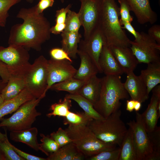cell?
Here are the masks:
<instances>
[{"label": "cell", "mask_w": 160, "mask_h": 160, "mask_svg": "<svg viewBox=\"0 0 160 160\" xmlns=\"http://www.w3.org/2000/svg\"><path fill=\"white\" fill-rule=\"evenodd\" d=\"M106 42L102 31L98 25L87 39L81 40L79 43V49L88 55L100 73L102 72L99 65V59L103 46Z\"/></svg>", "instance_id": "obj_12"}, {"label": "cell", "mask_w": 160, "mask_h": 160, "mask_svg": "<svg viewBox=\"0 0 160 160\" xmlns=\"http://www.w3.org/2000/svg\"><path fill=\"white\" fill-rule=\"evenodd\" d=\"M148 35L159 44H160V25H154L148 31Z\"/></svg>", "instance_id": "obj_44"}, {"label": "cell", "mask_w": 160, "mask_h": 160, "mask_svg": "<svg viewBox=\"0 0 160 160\" xmlns=\"http://www.w3.org/2000/svg\"><path fill=\"white\" fill-rule=\"evenodd\" d=\"M98 62L102 73L106 75L119 76L124 73L106 42L103 46Z\"/></svg>", "instance_id": "obj_17"}, {"label": "cell", "mask_w": 160, "mask_h": 160, "mask_svg": "<svg viewBox=\"0 0 160 160\" xmlns=\"http://www.w3.org/2000/svg\"><path fill=\"white\" fill-rule=\"evenodd\" d=\"M86 81L72 77L54 84L50 89L56 91H65L70 94H77Z\"/></svg>", "instance_id": "obj_29"}, {"label": "cell", "mask_w": 160, "mask_h": 160, "mask_svg": "<svg viewBox=\"0 0 160 160\" xmlns=\"http://www.w3.org/2000/svg\"><path fill=\"white\" fill-rule=\"evenodd\" d=\"M39 0V1H40V0Z\"/></svg>", "instance_id": "obj_58"}, {"label": "cell", "mask_w": 160, "mask_h": 160, "mask_svg": "<svg viewBox=\"0 0 160 160\" xmlns=\"http://www.w3.org/2000/svg\"><path fill=\"white\" fill-rule=\"evenodd\" d=\"M41 100L34 98L24 103L10 117L0 120V127H4L10 131L31 127L36 118L41 115L36 109Z\"/></svg>", "instance_id": "obj_7"}, {"label": "cell", "mask_w": 160, "mask_h": 160, "mask_svg": "<svg viewBox=\"0 0 160 160\" xmlns=\"http://www.w3.org/2000/svg\"><path fill=\"white\" fill-rule=\"evenodd\" d=\"M25 88V85L24 78L10 76L1 94L4 101L8 100L17 96Z\"/></svg>", "instance_id": "obj_25"}, {"label": "cell", "mask_w": 160, "mask_h": 160, "mask_svg": "<svg viewBox=\"0 0 160 160\" xmlns=\"http://www.w3.org/2000/svg\"><path fill=\"white\" fill-rule=\"evenodd\" d=\"M65 27L63 31L67 32H78L81 23L78 13L69 10L65 23Z\"/></svg>", "instance_id": "obj_33"}, {"label": "cell", "mask_w": 160, "mask_h": 160, "mask_svg": "<svg viewBox=\"0 0 160 160\" xmlns=\"http://www.w3.org/2000/svg\"><path fill=\"white\" fill-rule=\"evenodd\" d=\"M54 2V0H41L39 1L38 4L36 5L38 12L39 13H43L44 10L48 7H52Z\"/></svg>", "instance_id": "obj_45"}, {"label": "cell", "mask_w": 160, "mask_h": 160, "mask_svg": "<svg viewBox=\"0 0 160 160\" xmlns=\"http://www.w3.org/2000/svg\"><path fill=\"white\" fill-rule=\"evenodd\" d=\"M51 58L57 60H66L71 63L73 61L67 53L62 48H54L49 51Z\"/></svg>", "instance_id": "obj_41"}, {"label": "cell", "mask_w": 160, "mask_h": 160, "mask_svg": "<svg viewBox=\"0 0 160 160\" xmlns=\"http://www.w3.org/2000/svg\"><path fill=\"white\" fill-rule=\"evenodd\" d=\"M65 27V23L56 24L55 25L51 27L50 32L51 33L57 35L62 33L64 30Z\"/></svg>", "instance_id": "obj_48"}, {"label": "cell", "mask_w": 160, "mask_h": 160, "mask_svg": "<svg viewBox=\"0 0 160 160\" xmlns=\"http://www.w3.org/2000/svg\"><path fill=\"white\" fill-rule=\"evenodd\" d=\"M147 133L153 149L152 154L160 157V127L156 126L152 131Z\"/></svg>", "instance_id": "obj_37"}, {"label": "cell", "mask_w": 160, "mask_h": 160, "mask_svg": "<svg viewBox=\"0 0 160 160\" xmlns=\"http://www.w3.org/2000/svg\"><path fill=\"white\" fill-rule=\"evenodd\" d=\"M81 6L78 13L84 29V39H87L98 27L102 0H79Z\"/></svg>", "instance_id": "obj_9"}, {"label": "cell", "mask_w": 160, "mask_h": 160, "mask_svg": "<svg viewBox=\"0 0 160 160\" xmlns=\"http://www.w3.org/2000/svg\"><path fill=\"white\" fill-rule=\"evenodd\" d=\"M127 0L139 23H149L152 24L157 21V15L152 9L150 0Z\"/></svg>", "instance_id": "obj_15"}, {"label": "cell", "mask_w": 160, "mask_h": 160, "mask_svg": "<svg viewBox=\"0 0 160 160\" xmlns=\"http://www.w3.org/2000/svg\"><path fill=\"white\" fill-rule=\"evenodd\" d=\"M71 106V100L65 97L63 100H60L58 103L52 104L50 108L52 112L46 115L49 117L56 116L65 117L70 111Z\"/></svg>", "instance_id": "obj_32"}, {"label": "cell", "mask_w": 160, "mask_h": 160, "mask_svg": "<svg viewBox=\"0 0 160 160\" xmlns=\"http://www.w3.org/2000/svg\"><path fill=\"white\" fill-rule=\"evenodd\" d=\"M127 78L123 83L124 86L131 99L141 103L148 100L149 94L146 85L140 75L137 76L133 71H132L127 74Z\"/></svg>", "instance_id": "obj_14"}, {"label": "cell", "mask_w": 160, "mask_h": 160, "mask_svg": "<svg viewBox=\"0 0 160 160\" xmlns=\"http://www.w3.org/2000/svg\"><path fill=\"white\" fill-rule=\"evenodd\" d=\"M151 91L152 95L150 103L145 111L140 114L142 121L147 133L152 131L157 126L159 119L157 107L160 101V85H157Z\"/></svg>", "instance_id": "obj_13"}, {"label": "cell", "mask_w": 160, "mask_h": 160, "mask_svg": "<svg viewBox=\"0 0 160 160\" xmlns=\"http://www.w3.org/2000/svg\"><path fill=\"white\" fill-rule=\"evenodd\" d=\"M101 80V78L98 77L96 75L91 76L86 81L77 94L87 100L94 105L99 98Z\"/></svg>", "instance_id": "obj_19"}, {"label": "cell", "mask_w": 160, "mask_h": 160, "mask_svg": "<svg viewBox=\"0 0 160 160\" xmlns=\"http://www.w3.org/2000/svg\"><path fill=\"white\" fill-rule=\"evenodd\" d=\"M34 98L25 88L15 97L4 101L0 106V120L4 116L15 112L24 103Z\"/></svg>", "instance_id": "obj_22"}, {"label": "cell", "mask_w": 160, "mask_h": 160, "mask_svg": "<svg viewBox=\"0 0 160 160\" xmlns=\"http://www.w3.org/2000/svg\"><path fill=\"white\" fill-rule=\"evenodd\" d=\"M77 54L81 59V63L73 78L86 81L99 72L96 65L88 55L79 49Z\"/></svg>", "instance_id": "obj_21"}, {"label": "cell", "mask_w": 160, "mask_h": 160, "mask_svg": "<svg viewBox=\"0 0 160 160\" xmlns=\"http://www.w3.org/2000/svg\"><path fill=\"white\" fill-rule=\"evenodd\" d=\"M0 160H6L3 153L0 149Z\"/></svg>", "instance_id": "obj_52"}, {"label": "cell", "mask_w": 160, "mask_h": 160, "mask_svg": "<svg viewBox=\"0 0 160 160\" xmlns=\"http://www.w3.org/2000/svg\"><path fill=\"white\" fill-rule=\"evenodd\" d=\"M4 100L0 93V106L3 103Z\"/></svg>", "instance_id": "obj_54"}, {"label": "cell", "mask_w": 160, "mask_h": 160, "mask_svg": "<svg viewBox=\"0 0 160 160\" xmlns=\"http://www.w3.org/2000/svg\"><path fill=\"white\" fill-rule=\"evenodd\" d=\"M120 22L121 26L123 25V26H122L123 29H126L134 36L135 39L134 41H136L138 40L140 36V33L135 30L131 25V23L125 21Z\"/></svg>", "instance_id": "obj_46"}, {"label": "cell", "mask_w": 160, "mask_h": 160, "mask_svg": "<svg viewBox=\"0 0 160 160\" xmlns=\"http://www.w3.org/2000/svg\"><path fill=\"white\" fill-rule=\"evenodd\" d=\"M48 60L43 55L36 58L24 77L25 88L34 98L46 95L48 82Z\"/></svg>", "instance_id": "obj_6"}, {"label": "cell", "mask_w": 160, "mask_h": 160, "mask_svg": "<svg viewBox=\"0 0 160 160\" xmlns=\"http://www.w3.org/2000/svg\"><path fill=\"white\" fill-rule=\"evenodd\" d=\"M4 134L0 131V149L3 153L6 160H25L13 149L8 140L6 130Z\"/></svg>", "instance_id": "obj_31"}, {"label": "cell", "mask_w": 160, "mask_h": 160, "mask_svg": "<svg viewBox=\"0 0 160 160\" xmlns=\"http://www.w3.org/2000/svg\"><path fill=\"white\" fill-rule=\"evenodd\" d=\"M158 117L159 119L160 117V101L159 102L157 107Z\"/></svg>", "instance_id": "obj_53"}, {"label": "cell", "mask_w": 160, "mask_h": 160, "mask_svg": "<svg viewBox=\"0 0 160 160\" xmlns=\"http://www.w3.org/2000/svg\"><path fill=\"white\" fill-rule=\"evenodd\" d=\"M127 124L133 132L137 160H147L153 149L140 114L136 112V121L130 120Z\"/></svg>", "instance_id": "obj_10"}, {"label": "cell", "mask_w": 160, "mask_h": 160, "mask_svg": "<svg viewBox=\"0 0 160 160\" xmlns=\"http://www.w3.org/2000/svg\"><path fill=\"white\" fill-rule=\"evenodd\" d=\"M60 0L61 2L62 3H63L64 1V0Z\"/></svg>", "instance_id": "obj_56"}, {"label": "cell", "mask_w": 160, "mask_h": 160, "mask_svg": "<svg viewBox=\"0 0 160 160\" xmlns=\"http://www.w3.org/2000/svg\"><path fill=\"white\" fill-rule=\"evenodd\" d=\"M7 83L4 82L1 80H0V93L3 89L4 88Z\"/></svg>", "instance_id": "obj_51"}, {"label": "cell", "mask_w": 160, "mask_h": 160, "mask_svg": "<svg viewBox=\"0 0 160 160\" xmlns=\"http://www.w3.org/2000/svg\"><path fill=\"white\" fill-rule=\"evenodd\" d=\"M72 6L69 4L66 7L56 11L55 19L56 24L65 23L67 14Z\"/></svg>", "instance_id": "obj_42"}, {"label": "cell", "mask_w": 160, "mask_h": 160, "mask_svg": "<svg viewBox=\"0 0 160 160\" xmlns=\"http://www.w3.org/2000/svg\"><path fill=\"white\" fill-rule=\"evenodd\" d=\"M121 114L119 109L106 119H92L87 126L100 140L120 147L127 130Z\"/></svg>", "instance_id": "obj_4"}, {"label": "cell", "mask_w": 160, "mask_h": 160, "mask_svg": "<svg viewBox=\"0 0 160 160\" xmlns=\"http://www.w3.org/2000/svg\"><path fill=\"white\" fill-rule=\"evenodd\" d=\"M0 76L2 81L5 83L7 82L10 76L6 65L0 60Z\"/></svg>", "instance_id": "obj_47"}, {"label": "cell", "mask_w": 160, "mask_h": 160, "mask_svg": "<svg viewBox=\"0 0 160 160\" xmlns=\"http://www.w3.org/2000/svg\"><path fill=\"white\" fill-rule=\"evenodd\" d=\"M120 153V148L114 149L105 151L88 157L87 160H119Z\"/></svg>", "instance_id": "obj_36"}, {"label": "cell", "mask_w": 160, "mask_h": 160, "mask_svg": "<svg viewBox=\"0 0 160 160\" xmlns=\"http://www.w3.org/2000/svg\"><path fill=\"white\" fill-rule=\"evenodd\" d=\"M64 117L63 124L68 126L77 127L87 126L92 119L84 112L74 113L69 111Z\"/></svg>", "instance_id": "obj_30"}, {"label": "cell", "mask_w": 160, "mask_h": 160, "mask_svg": "<svg viewBox=\"0 0 160 160\" xmlns=\"http://www.w3.org/2000/svg\"><path fill=\"white\" fill-rule=\"evenodd\" d=\"M80 151L72 143L60 147L56 151L51 154L47 160H73L76 154Z\"/></svg>", "instance_id": "obj_28"}, {"label": "cell", "mask_w": 160, "mask_h": 160, "mask_svg": "<svg viewBox=\"0 0 160 160\" xmlns=\"http://www.w3.org/2000/svg\"><path fill=\"white\" fill-rule=\"evenodd\" d=\"M130 47L138 63H149L160 62L159 51L155 48L139 45L131 41Z\"/></svg>", "instance_id": "obj_18"}, {"label": "cell", "mask_w": 160, "mask_h": 160, "mask_svg": "<svg viewBox=\"0 0 160 160\" xmlns=\"http://www.w3.org/2000/svg\"><path fill=\"white\" fill-rule=\"evenodd\" d=\"M17 17L23 20L11 27L8 38L9 46H22L27 50L39 51L42 44L50 38V24L44 14L39 13L36 5L21 8Z\"/></svg>", "instance_id": "obj_1"}, {"label": "cell", "mask_w": 160, "mask_h": 160, "mask_svg": "<svg viewBox=\"0 0 160 160\" xmlns=\"http://www.w3.org/2000/svg\"><path fill=\"white\" fill-rule=\"evenodd\" d=\"M38 130L35 127L19 131H10V138L13 141L23 143L36 151L39 149L37 140Z\"/></svg>", "instance_id": "obj_20"}, {"label": "cell", "mask_w": 160, "mask_h": 160, "mask_svg": "<svg viewBox=\"0 0 160 160\" xmlns=\"http://www.w3.org/2000/svg\"><path fill=\"white\" fill-rule=\"evenodd\" d=\"M26 1L29 3H31L33 2L34 0H26Z\"/></svg>", "instance_id": "obj_55"}, {"label": "cell", "mask_w": 160, "mask_h": 160, "mask_svg": "<svg viewBox=\"0 0 160 160\" xmlns=\"http://www.w3.org/2000/svg\"><path fill=\"white\" fill-rule=\"evenodd\" d=\"M120 4L119 12L121 18L120 22L125 21L131 23L133 17L130 14V7L127 0H118Z\"/></svg>", "instance_id": "obj_39"}, {"label": "cell", "mask_w": 160, "mask_h": 160, "mask_svg": "<svg viewBox=\"0 0 160 160\" xmlns=\"http://www.w3.org/2000/svg\"><path fill=\"white\" fill-rule=\"evenodd\" d=\"M28 51L22 46H0V60L6 65L10 76L24 78L31 64Z\"/></svg>", "instance_id": "obj_8"}, {"label": "cell", "mask_w": 160, "mask_h": 160, "mask_svg": "<svg viewBox=\"0 0 160 160\" xmlns=\"http://www.w3.org/2000/svg\"><path fill=\"white\" fill-rule=\"evenodd\" d=\"M22 0H0V27H4L10 8Z\"/></svg>", "instance_id": "obj_35"}, {"label": "cell", "mask_w": 160, "mask_h": 160, "mask_svg": "<svg viewBox=\"0 0 160 160\" xmlns=\"http://www.w3.org/2000/svg\"><path fill=\"white\" fill-rule=\"evenodd\" d=\"M50 137L58 144L60 147L72 142L65 130L61 127L59 128L56 132L51 133Z\"/></svg>", "instance_id": "obj_38"}, {"label": "cell", "mask_w": 160, "mask_h": 160, "mask_svg": "<svg viewBox=\"0 0 160 160\" xmlns=\"http://www.w3.org/2000/svg\"><path fill=\"white\" fill-rule=\"evenodd\" d=\"M147 68L141 70L140 76L143 79L149 94L160 83V62L147 64Z\"/></svg>", "instance_id": "obj_23"}, {"label": "cell", "mask_w": 160, "mask_h": 160, "mask_svg": "<svg viewBox=\"0 0 160 160\" xmlns=\"http://www.w3.org/2000/svg\"><path fill=\"white\" fill-rule=\"evenodd\" d=\"M119 7L115 0H102L99 26L104 35L107 45L129 47L131 40L122 28L119 17Z\"/></svg>", "instance_id": "obj_2"}, {"label": "cell", "mask_w": 160, "mask_h": 160, "mask_svg": "<svg viewBox=\"0 0 160 160\" xmlns=\"http://www.w3.org/2000/svg\"><path fill=\"white\" fill-rule=\"evenodd\" d=\"M129 97L119 76L106 75L101 78L99 98L93 107L106 119L119 110L120 100L127 99Z\"/></svg>", "instance_id": "obj_3"}, {"label": "cell", "mask_w": 160, "mask_h": 160, "mask_svg": "<svg viewBox=\"0 0 160 160\" xmlns=\"http://www.w3.org/2000/svg\"><path fill=\"white\" fill-rule=\"evenodd\" d=\"M65 130L72 142L86 159L102 151L116 148V145L98 139L87 126H68Z\"/></svg>", "instance_id": "obj_5"}, {"label": "cell", "mask_w": 160, "mask_h": 160, "mask_svg": "<svg viewBox=\"0 0 160 160\" xmlns=\"http://www.w3.org/2000/svg\"><path fill=\"white\" fill-rule=\"evenodd\" d=\"M134 41L139 45L150 47L160 50V44H158L148 34L144 32H140L138 39Z\"/></svg>", "instance_id": "obj_40"}, {"label": "cell", "mask_w": 160, "mask_h": 160, "mask_svg": "<svg viewBox=\"0 0 160 160\" xmlns=\"http://www.w3.org/2000/svg\"><path fill=\"white\" fill-rule=\"evenodd\" d=\"M11 146L16 153L25 160H47L46 158L36 156L24 152L16 148L12 144Z\"/></svg>", "instance_id": "obj_43"}, {"label": "cell", "mask_w": 160, "mask_h": 160, "mask_svg": "<svg viewBox=\"0 0 160 160\" xmlns=\"http://www.w3.org/2000/svg\"><path fill=\"white\" fill-rule=\"evenodd\" d=\"M141 106V103L138 101L135 100L134 110L138 112L140 109Z\"/></svg>", "instance_id": "obj_50"}, {"label": "cell", "mask_w": 160, "mask_h": 160, "mask_svg": "<svg viewBox=\"0 0 160 160\" xmlns=\"http://www.w3.org/2000/svg\"><path fill=\"white\" fill-rule=\"evenodd\" d=\"M62 48L69 56L73 59L76 57L78 50V44L81 41V35L79 32H67L61 33Z\"/></svg>", "instance_id": "obj_24"}, {"label": "cell", "mask_w": 160, "mask_h": 160, "mask_svg": "<svg viewBox=\"0 0 160 160\" xmlns=\"http://www.w3.org/2000/svg\"><path fill=\"white\" fill-rule=\"evenodd\" d=\"M135 100L131 99L127 101L126 110L129 112H132L134 110Z\"/></svg>", "instance_id": "obj_49"}, {"label": "cell", "mask_w": 160, "mask_h": 160, "mask_svg": "<svg viewBox=\"0 0 160 160\" xmlns=\"http://www.w3.org/2000/svg\"><path fill=\"white\" fill-rule=\"evenodd\" d=\"M119 148V160H137L133 133L130 127L127 129Z\"/></svg>", "instance_id": "obj_26"}, {"label": "cell", "mask_w": 160, "mask_h": 160, "mask_svg": "<svg viewBox=\"0 0 160 160\" xmlns=\"http://www.w3.org/2000/svg\"><path fill=\"white\" fill-rule=\"evenodd\" d=\"M65 97L77 102L85 113L91 118L96 119H105L97 112L89 101L78 94L69 93L66 95Z\"/></svg>", "instance_id": "obj_27"}, {"label": "cell", "mask_w": 160, "mask_h": 160, "mask_svg": "<svg viewBox=\"0 0 160 160\" xmlns=\"http://www.w3.org/2000/svg\"><path fill=\"white\" fill-rule=\"evenodd\" d=\"M159 1H160V0H159Z\"/></svg>", "instance_id": "obj_57"}, {"label": "cell", "mask_w": 160, "mask_h": 160, "mask_svg": "<svg viewBox=\"0 0 160 160\" xmlns=\"http://www.w3.org/2000/svg\"><path fill=\"white\" fill-rule=\"evenodd\" d=\"M66 60H48V82L47 91L54 84L73 77L77 70Z\"/></svg>", "instance_id": "obj_11"}, {"label": "cell", "mask_w": 160, "mask_h": 160, "mask_svg": "<svg viewBox=\"0 0 160 160\" xmlns=\"http://www.w3.org/2000/svg\"><path fill=\"white\" fill-rule=\"evenodd\" d=\"M41 143L39 144V149L47 156L56 151L60 147L50 137L43 134H40Z\"/></svg>", "instance_id": "obj_34"}, {"label": "cell", "mask_w": 160, "mask_h": 160, "mask_svg": "<svg viewBox=\"0 0 160 160\" xmlns=\"http://www.w3.org/2000/svg\"><path fill=\"white\" fill-rule=\"evenodd\" d=\"M109 47L124 73L127 74L133 71L139 63L130 47L112 46Z\"/></svg>", "instance_id": "obj_16"}]
</instances>
